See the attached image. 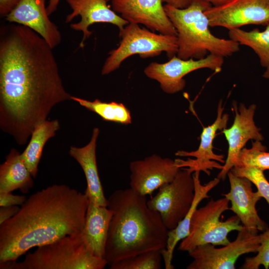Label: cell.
Masks as SVG:
<instances>
[{"label":"cell","mask_w":269,"mask_h":269,"mask_svg":"<svg viewBox=\"0 0 269 269\" xmlns=\"http://www.w3.org/2000/svg\"><path fill=\"white\" fill-rule=\"evenodd\" d=\"M235 117L232 126L222 131L228 143L227 157L217 178L224 180L228 173L237 162L240 151L251 139L262 141L264 136L261 129L255 124L254 116L256 105L252 104L247 107L244 103L239 106L233 103Z\"/></svg>","instance_id":"obj_12"},{"label":"cell","mask_w":269,"mask_h":269,"mask_svg":"<svg viewBox=\"0 0 269 269\" xmlns=\"http://www.w3.org/2000/svg\"><path fill=\"white\" fill-rule=\"evenodd\" d=\"M53 48L38 33L17 23L0 36V128L24 145L57 104L71 100Z\"/></svg>","instance_id":"obj_1"},{"label":"cell","mask_w":269,"mask_h":269,"mask_svg":"<svg viewBox=\"0 0 269 269\" xmlns=\"http://www.w3.org/2000/svg\"><path fill=\"white\" fill-rule=\"evenodd\" d=\"M112 216L105 247L108 265L152 250L165 249L168 230L159 213L147 205L146 196L130 188L114 191L108 198Z\"/></svg>","instance_id":"obj_3"},{"label":"cell","mask_w":269,"mask_h":269,"mask_svg":"<svg viewBox=\"0 0 269 269\" xmlns=\"http://www.w3.org/2000/svg\"><path fill=\"white\" fill-rule=\"evenodd\" d=\"M224 110L222 101L220 100L218 105L216 119L212 124L203 128L200 144L197 150L191 151L179 150L176 152V156L195 158H188L186 160L175 159L178 167L180 168L186 167L192 173L195 171H203L208 175L210 174V169L217 168L221 170L222 168L223 165L218 162L224 163V156L213 152V142L217 132L227 128L229 116L224 113Z\"/></svg>","instance_id":"obj_13"},{"label":"cell","mask_w":269,"mask_h":269,"mask_svg":"<svg viewBox=\"0 0 269 269\" xmlns=\"http://www.w3.org/2000/svg\"><path fill=\"white\" fill-rule=\"evenodd\" d=\"M224 63V57L209 54L206 57L195 59H183L176 55L167 62H152L144 70L148 78L159 82L163 91L174 94L182 91L186 85L184 77L189 73L202 68H208L219 73Z\"/></svg>","instance_id":"obj_10"},{"label":"cell","mask_w":269,"mask_h":269,"mask_svg":"<svg viewBox=\"0 0 269 269\" xmlns=\"http://www.w3.org/2000/svg\"><path fill=\"white\" fill-rule=\"evenodd\" d=\"M71 100L96 113L104 121L124 125L132 123L131 112L123 103L103 102L98 99L92 101L72 96Z\"/></svg>","instance_id":"obj_25"},{"label":"cell","mask_w":269,"mask_h":269,"mask_svg":"<svg viewBox=\"0 0 269 269\" xmlns=\"http://www.w3.org/2000/svg\"><path fill=\"white\" fill-rule=\"evenodd\" d=\"M112 216V212L107 206H98L89 202L82 232L90 252L101 259H105V247Z\"/></svg>","instance_id":"obj_21"},{"label":"cell","mask_w":269,"mask_h":269,"mask_svg":"<svg viewBox=\"0 0 269 269\" xmlns=\"http://www.w3.org/2000/svg\"><path fill=\"white\" fill-rule=\"evenodd\" d=\"M99 133V129L95 128L88 143L83 147L70 146L69 154L79 164L84 172L87 183L85 193L89 202L96 205L107 206L108 199L104 193L96 160V150Z\"/></svg>","instance_id":"obj_19"},{"label":"cell","mask_w":269,"mask_h":269,"mask_svg":"<svg viewBox=\"0 0 269 269\" xmlns=\"http://www.w3.org/2000/svg\"><path fill=\"white\" fill-rule=\"evenodd\" d=\"M60 128V123L57 119L46 120L38 124L32 131L29 142L21 154L23 161L33 178L37 176L39 163L45 144L50 138L55 136Z\"/></svg>","instance_id":"obj_23"},{"label":"cell","mask_w":269,"mask_h":269,"mask_svg":"<svg viewBox=\"0 0 269 269\" xmlns=\"http://www.w3.org/2000/svg\"><path fill=\"white\" fill-rule=\"evenodd\" d=\"M230 39L240 45L250 47L258 56L262 66L266 68L269 65V23L262 31L255 28L245 31L240 28L229 31Z\"/></svg>","instance_id":"obj_24"},{"label":"cell","mask_w":269,"mask_h":269,"mask_svg":"<svg viewBox=\"0 0 269 269\" xmlns=\"http://www.w3.org/2000/svg\"><path fill=\"white\" fill-rule=\"evenodd\" d=\"M33 185V176L21 153L15 148H11L5 161L0 165V192H11L19 189L26 194Z\"/></svg>","instance_id":"obj_22"},{"label":"cell","mask_w":269,"mask_h":269,"mask_svg":"<svg viewBox=\"0 0 269 269\" xmlns=\"http://www.w3.org/2000/svg\"><path fill=\"white\" fill-rule=\"evenodd\" d=\"M260 234H253L244 227L236 239L222 248L207 244L188 252L193 261L187 269H235L238 258L246 254L257 253L260 246Z\"/></svg>","instance_id":"obj_9"},{"label":"cell","mask_w":269,"mask_h":269,"mask_svg":"<svg viewBox=\"0 0 269 269\" xmlns=\"http://www.w3.org/2000/svg\"><path fill=\"white\" fill-rule=\"evenodd\" d=\"M26 199L24 195H14L11 192H0V207L21 206Z\"/></svg>","instance_id":"obj_30"},{"label":"cell","mask_w":269,"mask_h":269,"mask_svg":"<svg viewBox=\"0 0 269 269\" xmlns=\"http://www.w3.org/2000/svg\"><path fill=\"white\" fill-rule=\"evenodd\" d=\"M121 38L119 47L112 50L102 69L103 75H108L118 69L129 57L138 54L146 58L166 53L169 58L177 54V38L175 35L157 34L138 24L129 23L119 31Z\"/></svg>","instance_id":"obj_7"},{"label":"cell","mask_w":269,"mask_h":269,"mask_svg":"<svg viewBox=\"0 0 269 269\" xmlns=\"http://www.w3.org/2000/svg\"><path fill=\"white\" fill-rule=\"evenodd\" d=\"M193 174L181 168L174 179L159 188L147 201L148 207L158 212L167 229H174L188 213L195 193Z\"/></svg>","instance_id":"obj_8"},{"label":"cell","mask_w":269,"mask_h":269,"mask_svg":"<svg viewBox=\"0 0 269 269\" xmlns=\"http://www.w3.org/2000/svg\"><path fill=\"white\" fill-rule=\"evenodd\" d=\"M161 250H152L117 261L110 266V269H160Z\"/></svg>","instance_id":"obj_26"},{"label":"cell","mask_w":269,"mask_h":269,"mask_svg":"<svg viewBox=\"0 0 269 269\" xmlns=\"http://www.w3.org/2000/svg\"><path fill=\"white\" fill-rule=\"evenodd\" d=\"M211 27L229 30L248 24L269 23V0H231L205 11Z\"/></svg>","instance_id":"obj_11"},{"label":"cell","mask_w":269,"mask_h":269,"mask_svg":"<svg viewBox=\"0 0 269 269\" xmlns=\"http://www.w3.org/2000/svg\"><path fill=\"white\" fill-rule=\"evenodd\" d=\"M163 2L178 8H184L188 6L192 0H162Z\"/></svg>","instance_id":"obj_33"},{"label":"cell","mask_w":269,"mask_h":269,"mask_svg":"<svg viewBox=\"0 0 269 269\" xmlns=\"http://www.w3.org/2000/svg\"><path fill=\"white\" fill-rule=\"evenodd\" d=\"M20 209L18 206L0 207V225L12 218Z\"/></svg>","instance_id":"obj_32"},{"label":"cell","mask_w":269,"mask_h":269,"mask_svg":"<svg viewBox=\"0 0 269 269\" xmlns=\"http://www.w3.org/2000/svg\"><path fill=\"white\" fill-rule=\"evenodd\" d=\"M211 5H213V6H218L223 5L231 0H204Z\"/></svg>","instance_id":"obj_35"},{"label":"cell","mask_w":269,"mask_h":269,"mask_svg":"<svg viewBox=\"0 0 269 269\" xmlns=\"http://www.w3.org/2000/svg\"><path fill=\"white\" fill-rule=\"evenodd\" d=\"M108 265L87 247L83 232L40 246L23 260L0 264V269H103Z\"/></svg>","instance_id":"obj_5"},{"label":"cell","mask_w":269,"mask_h":269,"mask_svg":"<svg viewBox=\"0 0 269 269\" xmlns=\"http://www.w3.org/2000/svg\"><path fill=\"white\" fill-rule=\"evenodd\" d=\"M231 171L236 175L245 177L255 184L261 197L269 205V181L266 178L264 171L250 166H234Z\"/></svg>","instance_id":"obj_28"},{"label":"cell","mask_w":269,"mask_h":269,"mask_svg":"<svg viewBox=\"0 0 269 269\" xmlns=\"http://www.w3.org/2000/svg\"><path fill=\"white\" fill-rule=\"evenodd\" d=\"M21 0H0V15L6 17L18 5Z\"/></svg>","instance_id":"obj_31"},{"label":"cell","mask_w":269,"mask_h":269,"mask_svg":"<svg viewBox=\"0 0 269 269\" xmlns=\"http://www.w3.org/2000/svg\"><path fill=\"white\" fill-rule=\"evenodd\" d=\"M72 9L67 15L65 22H70L77 16L81 20L77 23L70 24V27L76 31H81L83 37L79 47L84 46V41L92 35L89 30L90 26L96 23H108L117 26L119 31L122 30L129 22L110 8L106 0H66Z\"/></svg>","instance_id":"obj_17"},{"label":"cell","mask_w":269,"mask_h":269,"mask_svg":"<svg viewBox=\"0 0 269 269\" xmlns=\"http://www.w3.org/2000/svg\"><path fill=\"white\" fill-rule=\"evenodd\" d=\"M229 202L225 197L217 200L212 199L205 206L197 208L191 219L189 234L181 240L178 250L189 252L202 245L223 246L228 244L230 242L228 234L244 228L237 215L225 221H220L222 214L230 210Z\"/></svg>","instance_id":"obj_6"},{"label":"cell","mask_w":269,"mask_h":269,"mask_svg":"<svg viewBox=\"0 0 269 269\" xmlns=\"http://www.w3.org/2000/svg\"><path fill=\"white\" fill-rule=\"evenodd\" d=\"M227 176L230 189L223 195L231 202L230 210L252 234H258L259 231H266L269 228L268 225L260 218L256 209V204L262 197L258 191H253L252 183L245 177L236 175L231 170Z\"/></svg>","instance_id":"obj_16"},{"label":"cell","mask_w":269,"mask_h":269,"mask_svg":"<svg viewBox=\"0 0 269 269\" xmlns=\"http://www.w3.org/2000/svg\"><path fill=\"white\" fill-rule=\"evenodd\" d=\"M60 1V0H49L47 6V13L49 15L56 10Z\"/></svg>","instance_id":"obj_34"},{"label":"cell","mask_w":269,"mask_h":269,"mask_svg":"<svg viewBox=\"0 0 269 269\" xmlns=\"http://www.w3.org/2000/svg\"><path fill=\"white\" fill-rule=\"evenodd\" d=\"M107 0V1H110V0Z\"/></svg>","instance_id":"obj_37"},{"label":"cell","mask_w":269,"mask_h":269,"mask_svg":"<svg viewBox=\"0 0 269 269\" xmlns=\"http://www.w3.org/2000/svg\"><path fill=\"white\" fill-rule=\"evenodd\" d=\"M263 77L266 79H269V65L266 68V70L263 73Z\"/></svg>","instance_id":"obj_36"},{"label":"cell","mask_w":269,"mask_h":269,"mask_svg":"<svg viewBox=\"0 0 269 269\" xmlns=\"http://www.w3.org/2000/svg\"><path fill=\"white\" fill-rule=\"evenodd\" d=\"M45 1L46 0H21L5 17V20L31 29L53 49L61 43L62 36L58 26L49 17Z\"/></svg>","instance_id":"obj_18"},{"label":"cell","mask_w":269,"mask_h":269,"mask_svg":"<svg viewBox=\"0 0 269 269\" xmlns=\"http://www.w3.org/2000/svg\"><path fill=\"white\" fill-rule=\"evenodd\" d=\"M130 169V188L137 194L146 196L172 181L180 168L175 160L152 154L131 162Z\"/></svg>","instance_id":"obj_14"},{"label":"cell","mask_w":269,"mask_h":269,"mask_svg":"<svg viewBox=\"0 0 269 269\" xmlns=\"http://www.w3.org/2000/svg\"><path fill=\"white\" fill-rule=\"evenodd\" d=\"M162 2V0H112V5L129 23L141 24L152 31L176 36Z\"/></svg>","instance_id":"obj_15"},{"label":"cell","mask_w":269,"mask_h":269,"mask_svg":"<svg viewBox=\"0 0 269 269\" xmlns=\"http://www.w3.org/2000/svg\"><path fill=\"white\" fill-rule=\"evenodd\" d=\"M260 236L261 243L257 255L246 258L241 269H258L261 265L266 269L269 268V228Z\"/></svg>","instance_id":"obj_29"},{"label":"cell","mask_w":269,"mask_h":269,"mask_svg":"<svg viewBox=\"0 0 269 269\" xmlns=\"http://www.w3.org/2000/svg\"><path fill=\"white\" fill-rule=\"evenodd\" d=\"M235 166H250L263 171L269 170V151L261 141L254 140L250 148L244 147L240 152Z\"/></svg>","instance_id":"obj_27"},{"label":"cell","mask_w":269,"mask_h":269,"mask_svg":"<svg viewBox=\"0 0 269 269\" xmlns=\"http://www.w3.org/2000/svg\"><path fill=\"white\" fill-rule=\"evenodd\" d=\"M89 200L64 184L31 194L12 218L0 225V264L16 261L34 247L81 233Z\"/></svg>","instance_id":"obj_2"},{"label":"cell","mask_w":269,"mask_h":269,"mask_svg":"<svg viewBox=\"0 0 269 269\" xmlns=\"http://www.w3.org/2000/svg\"><path fill=\"white\" fill-rule=\"evenodd\" d=\"M211 4L204 0H192L184 8L168 4L164 10L177 32V56L183 59H199L206 54L222 57L232 56L240 50V44L231 39L214 35L209 29V19L205 11Z\"/></svg>","instance_id":"obj_4"},{"label":"cell","mask_w":269,"mask_h":269,"mask_svg":"<svg viewBox=\"0 0 269 269\" xmlns=\"http://www.w3.org/2000/svg\"><path fill=\"white\" fill-rule=\"evenodd\" d=\"M200 171L193 173L195 193L193 200L188 213L178 225L173 229L169 230L166 246L161 250L162 259L166 269H173L172 264L173 253L178 243L186 238L189 234V229L193 215L202 200L208 198V193L220 182V179L216 178L205 185H202L199 178Z\"/></svg>","instance_id":"obj_20"}]
</instances>
